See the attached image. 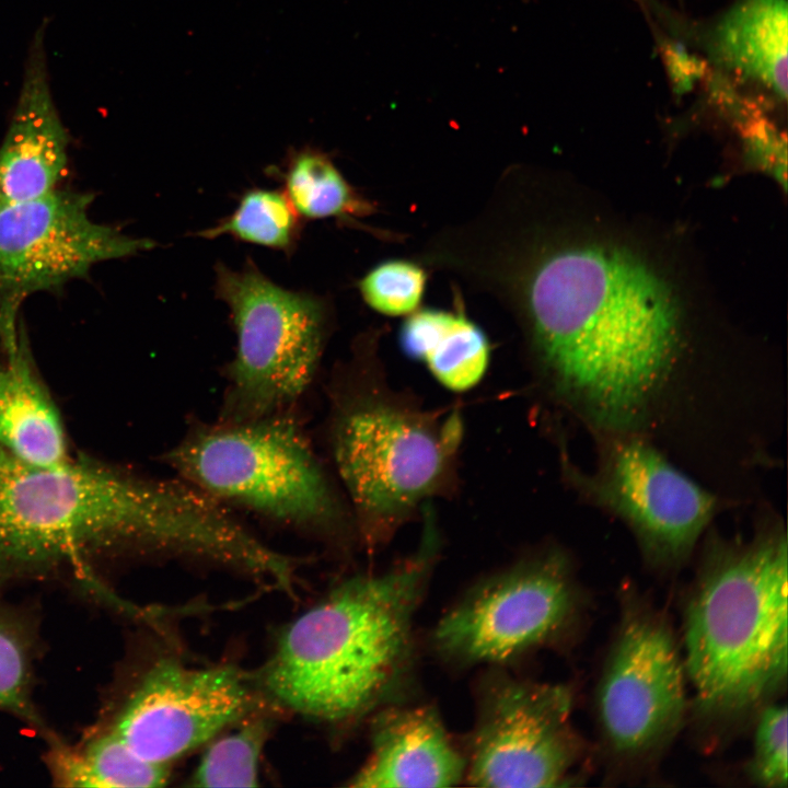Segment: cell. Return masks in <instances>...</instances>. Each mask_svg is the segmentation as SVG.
I'll return each instance as SVG.
<instances>
[{
    "label": "cell",
    "instance_id": "obj_1",
    "mask_svg": "<svg viewBox=\"0 0 788 788\" xmlns=\"http://www.w3.org/2000/svg\"><path fill=\"white\" fill-rule=\"evenodd\" d=\"M246 541L225 506L186 482L91 457L37 466L0 447V583L70 568L103 591L97 558L161 554L228 567Z\"/></svg>",
    "mask_w": 788,
    "mask_h": 788
},
{
    "label": "cell",
    "instance_id": "obj_2",
    "mask_svg": "<svg viewBox=\"0 0 788 788\" xmlns=\"http://www.w3.org/2000/svg\"><path fill=\"white\" fill-rule=\"evenodd\" d=\"M513 288L557 389L605 425L640 417L679 347L664 279L625 251L580 245L535 258Z\"/></svg>",
    "mask_w": 788,
    "mask_h": 788
},
{
    "label": "cell",
    "instance_id": "obj_3",
    "mask_svg": "<svg viewBox=\"0 0 788 788\" xmlns=\"http://www.w3.org/2000/svg\"><path fill=\"white\" fill-rule=\"evenodd\" d=\"M437 546L427 515L421 545L410 559L343 581L289 623L254 674L266 699L331 725L382 707L410 665L413 618Z\"/></svg>",
    "mask_w": 788,
    "mask_h": 788
},
{
    "label": "cell",
    "instance_id": "obj_4",
    "mask_svg": "<svg viewBox=\"0 0 788 788\" xmlns=\"http://www.w3.org/2000/svg\"><path fill=\"white\" fill-rule=\"evenodd\" d=\"M787 581L784 534L708 556L684 614L683 658L700 718L738 720L785 686Z\"/></svg>",
    "mask_w": 788,
    "mask_h": 788
},
{
    "label": "cell",
    "instance_id": "obj_5",
    "mask_svg": "<svg viewBox=\"0 0 788 788\" xmlns=\"http://www.w3.org/2000/svg\"><path fill=\"white\" fill-rule=\"evenodd\" d=\"M184 482L216 501L282 523L323 530L337 502L306 437L278 412L192 430L167 454Z\"/></svg>",
    "mask_w": 788,
    "mask_h": 788
},
{
    "label": "cell",
    "instance_id": "obj_6",
    "mask_svg": "<svg viewBox=\"0 0 788 788\" xmlns=\"http://www.w3.org/2000/svg\"><path fill=\"white\" fill-rule=\"evenodd\" d=\"M215 273L216 296L236 335L222 420L285 412L317 369L328 321L324 299L277 285L250 258L237 270L218 262Z\"/></svg>",
    "mask_w": 788,
    "mask_h": 788
},
{
    "label": "cell",
    "instance_id": "obj_7",
    "mask_svg": "<svg viewBox=\"0 0 788 788\" xmlns=\"http://www.w3.org/2000/svg\"><path fill=\"white\" fill-rule=\"evenodd\" d=\"M462 431L456 414L437 422L376 403L338 414L334 460L368 534L392 526L438 487Z\"/></svg>",
    "mask_w": 788,
    "mask_h": 788
},
{
    "label": "cell",
    "instance_id": "obj_8",
    "mask_svg": "<svg viewBox=\"0 0 788 788\" xmlns=\"http://www.w3.org/2000/svg\"><path fill=\"white\" fill-rule=\"evenodd\" d=\"M578 599L560 555L522 560L453 604L434 627L432 646L452 665L503 664L556 639L577 613Z\"/></svg>",
    "mask_w": 788,
    "mask_h": 788
},
{
    "label": "cell",
    "instance_id": "obj_9",
    "mask_svg": "<svg viewBox=\"0 0 788 788\" xmlns=\"http://www.w3.org/2000/svg\"><path fill=\"white\" fill-rule=\"evenodd\" d=\"M93 198L56 188L0 210V346L16 339L19 310L28 296L86 277L99 263L155 246L94 221Z\"/></svg>",
    "mask_w": 788,
    "mask_h": 788
},
{
    "label": "cell",
    "instance_id": "obj_10",
    "mask_svg": "<svg viewBox=\"0 0 788 788\" xmlns=\"http://www.w3.org/2000/svg\"><path fill=\"white\" fill-rule=\"evenodd\" d=\"M572 693L561 684L494 673L483 683L465 776L471 785H569L584 745L571 723Z\"/></svg>",
    "mask_w": 788,
    "mask_h": 788
},
{
    "label": "cell",
    "instance_id": "obj_11",
    "mask_svg": "<svg viewBox=\"0 0 788 788\" xmlns=\"http://www.w3.org/2000/svg\"><path fill=\"white\" fill-rule=\"evenodd\" d=\"M598 688V715L612 753L638 760L668 744L687 708L686 670L664 615L628 596Z\"/></svg>",
    "mask_w": 788,
    "mask_h": 788
},
{
    "label": "cell",
    "instance_id": "obj_12",
    "mask_svg": "<svg viewBox=\"0 0 788 788\" xmlns=\"http://www.w3.org/2000/svg\"><path fill=\"white\" fill-rule=\"evenodd\" d=\"M255 675L219 664L157 661L140 679L108 728L146 761L171 765L264 708Z\"/></svg>",
    "mask_w": 788,
    "mask_h": 788
},
{
    "label": "cell",
    "instance_id": "obj_13",
    "mask_svg": "<svg viewBox=\"0 0 788 788\" xmlns=\"http://www.w3.org/2000/svg\"><path fill=\"white\" fill-rule=\"evenodd\" d=\"M581 483L631 528L648 557L663 565L692 552L717 506L710 493L638 440L615 444L598 473Z\"/></svg>",
    "mask_w": 788,
    "mask_h": 788
},
{
    "label": "cell",
    "instance_id": "obj_14",
    "mask_svg": "<svg viewBox=\"0 0 788 788\" xmlns=\"http://www.w3.org/2000/svg\"><path fill=\"white\" fill-rule=\"evenodd\" d=\"M44 33H38L11 123L0 146V210L57 188L68 164L69 135L49 89Z\"/></svg>",
    "mask_w": 788,
    "mask_h": 788
},
{
    "label": "cell",
    "instance_id": "obj_15",
    "mask_svg": "<svg viewBox=\"0 0 788 788\" xmlns=\"http://www.w3.org/2000/svg\"><path fill=\"white\" fill-rule=\"evenodd\" d=\"M370 741L369 757L351 778V787H450L465 776L466 758L429 706L379 709Z\"/></svg>",
    "mask_w": 788,
    "mask_h": 788
},
{
    "label": "cell",
    "instance_id": "obj_16",
    "mask_svg": "<svg viewBox=\"0 0 788 788\" xmlns=\"http://www.w3.org/2000/svg\"><path fill=\"white\" fill-rule=\"evenodd\" d=\"M0 447L37 466L71 457L62 418L35 368L24 324L16 343L0 351Z\"/></svg>",
    "mask_w": 788,
    "mask_h": 788
},
{
    "label": "cell",
    "instance_id": "obj_17",
    "mask_svg": "<svg viewBox=\"0 0 788 788\" xmlns=\"http://www.w3.org/2000/svg\"><path fill=\"white\" fill-rule=\"evenodd\" d=\"M787 2L741 0L718 23L715 58L729 70L787 97Z\"/></svg>",
    "mask_w": 788,
    "mask_h": 788
},
{
    "label": "cell",
    "instance_id": "obj_18",
    "mask_svg": "<svg viewBox=\"0 0 788 788\" xmlns=\"http://www.w3.org/2000/svg\"><path fill=\"white\" fill-rule=\"evenodd\" d=\"M399 344L409 358L424 362L440 384L456 392L475 386L489 364L486 335L455 312H413L401 328Z\"/></svg>",
    "mask_w": 788,
    "mask_h": 788
},
{
    "label": "cell",
    "instance_id": "obj_19",
    "mask_svg": "<svg viewBox=\"0 0 788 788\" xmlns=\"http://www.w3.org/2000/svg\"><path fill=\"white\" fill-rule=\"evenodd\" d=\"M46 761L63 787H162L171 775V765L143 760L109 729L78 748L54 739Z\"/></svg>",
    "mask_w": 788,
    "mask_h": 788
},
{
    "label": "cell",
    "instance_id": "obj_20",
    "mask_svg": "<svg viewBox=\"0 0 788 788\" xmlns=\"http://www.w3.org/2000/svg\"><path fill=\"white\" fill-rule=\"evenodd\" d=\"M277 174L283 193L302 219H347L370 211L369 204L318 149L306 146L289 149Z\"/></svg>",
    "mask_w": 788,
    "mask_h": 788
},
{
    "label": "cell",
    "instance_id": "obj_21",
    "mask_svg": "<svg viewBox=\"0 0 788 788\" xmlns=\"http://www.w3.org/2000/svg\"><path fill=\"white\" fill-rule=\"evenodd\" d=\"M302 231V218L282 189L251 188L234 211L197 235L215 239L229 235L237 241L291 255Z\"/></svg>",
    "mask_w": 788,
    "mask_h": 788
},
{
    "label": "cell",
    "instance_id": "obj_22",
    "mask_svg": "<svg viewBox=\"0 0 788 788\" xmlns=\"http://www.w3.org/2000/svg\"><path fill=\"white\" fill-rule=\"evenodd\" d=\"M274 717L265 707L239 721L236 728L213 738L195 772V787H254L258 785L259 762L273 728Z\"/></svg>",
    "mask_w": 788,
    "mask_h": 788
},
{
    "label": "cell",
    "instance_id": "obj_23",
    "mask_svg": "<svg viewBox=\"0 0 788 788\" xmlns=\"http://www.w3.org/2000/svg\"><path fill=\"white\" fill-rule=\"evenodd\" d=\"M32 649L26 631L0 610V710L39 723L31 699Z\"/></svg>",
    "mask_w": 788,
    "mask_h": 788
},
{
    "label": "cell",
    "instance_id": "obj_24",
    "mask_svg": "<svg viewBox=\"0 0 788 788\" xmlns=\"http://www.w3.org/2000/svg\"><path fill=\"white\" fill-rule=\"evenodd\" d=\"M427 275L415 263L393 259L372 268L359 281L366 303L379 313L398 316L418 308L426 287Z\"/></svg>",
    "mask_w": 788,
    "mask_h": 788
},
{
    "label": "cell",
    "instance_id": "obj_25",
    "mask_svg": "<svg viewBox=\"0 0 788 788\" xmlns=\"http://www.w3.org/2000/svg\"><path fill=\"white\" fill-rule=\"evenodd\" d=\"M761 709L748 773L760 786L786 788L788 785L787 708L784 705L767 704Z\"/></svg>",
    "mask_w": 788,
    "mask_h": 788
}]
</instances>
